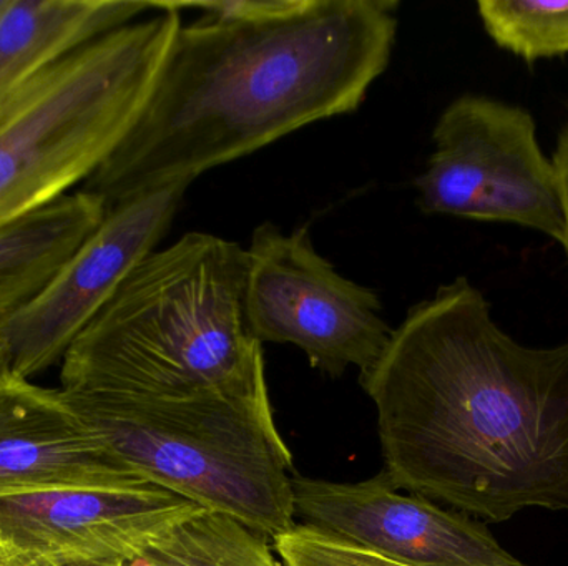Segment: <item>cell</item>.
I'll return each mask as SVG.
<instances>
[{
    "mask_svg": "<svg viewBox=\"0 0 568 566\" xmlns=\"http://www.w3.org/2000/svg\"><path fill=\"white\" fill-rule=\"evenodd\" d=\"M142 481L110 461L60 389L0 375V492Z\"/></svg>",
    "mask_w": 568,
    "mask_h": 566,
    "instance_id": "11",
    "label": "cell"
},
{
    "mask_svg": "<svg viewBox=\"0 0 568 566\" xmlns=\"http://www.w3.org/2000/svg\"><path fill=\"white\" fill-rule=\"evenodd\" d=\"M294 521L407 566H529L469 515L404 494L386 471L363 482L291 475Z\"/></svg>",
    "mask_w": 568,
    "mask_h": 566,
    "instance_id": "10",
    "label": "cell"
},
{
    "mask_svg": "<svg viewBox=\"0 0 568 566\" xmlns=\"http://www.w3.org/2000/svg\"><path fill=\"white\" fill-rule=\"evenodd\" d=\"M0 566H2V565H0Z\"/></svg>",
    "mask_w": 568,
    "mask_h": 566,
    "instance_id": "21",
    "label": "cell"
},
{
    "mask_svg": "<svg viewBox=\"0 0 568 566\" xmlns=\"http://www.w3.org/2000/svg\"><path fill=\"white\" fill-rule=\"evenodd\" d=\"M10 0H0V16H2L3 10L7 9V6H9Z\"/></svg>",
    "mask_w": 568,
    "mask_h": 566,
    "instance_id": "20",
    "label": "cell"
},
{
    "mask_svg": "<svg viewBox=\"0 0 568 566\" xmlns=\"http://www.w3.org/2000/svg\"><path fill=\"white\" fill-rule=\"evenodd\" d=\"M200 508L146 481L0 492V560L120 566Z\"/></svg>",
    "mask_w": 568,
    "mask_h": 566,
    "instance_id": "9",
    "label": "cell"
},
{
    "mask_svg": "<svg viewBox=\"0 0 568 566\" xmlns=\"http://www.w3.org/2000/svg\"><path fill=\"white\" fill-rule=\"evenodd\" d=\"M65 398L125 474L232 515L272 541L296 527L293 455L268 388L193 399Z\"/></svg>",
    "mask_w": 568,
    "mask_h": 566,
    "instance_id": "5",
    "label": "cell"
},
{
    "mask_svg": "<svg viewBox=\"0 0 568 566\" xmlns=\"http://www.w3.org/2000/svg\"><path fill=\"white\" fill-rule=\"evenodd\" d=\"M477 12L487 35L526 62L568 53V2L480 0Z\"/></svg>",
    "mask_w": 568,
    "mask_h": 566,
    "instance_id": "15",
    "label": "cell"
},
{
    "mask_svg": "<svg viewBox=\"0 0 568 566\" xmlns=\"http://www.w3.org/2000/svg\"><path fill=\"white\" fill-rule=\"evenodd\" d=\"M60 59L0 106V229L82 188L142 115L182 23L179 2Z\"/></svg>",
    "mask_w": 568,
    "mask_h": 566,
    "instance_id": "4",
    "label": "cell"
},
{
    "mask_svg": "<svg viewBox=\"0 0 568 566\" xmlns=\"http://www.w3.org/2000/svg\"><path fill=\"white\" fill-rule=\"evenodd\" d=\"M10 369V352L7 342L0 339V375L6 374Z\"/></svg>",
    "mask_w": 568,
    "mask_h": 566,
    "instance_id": "19",
    "label": "cell"
},
{
    "mask_svg": "<svg viewBox=\"0 0 568 566\" xmlns=\"http://www.w3.org/2000/svg\"><path fill=\"white\" fill-rule=\"evenodd\" d=\"M160 2L10 0L0 16V106L43 70Z\"/></svg>",
    "mask_w": 568,
    "mask_h": 566,
    "instance_id": "12",
    "label": "cell"
},
{
    "mask_svg": "<svg viewBox=\"0 0 568 566\" xmlns=\"http://www.w3.org/2000/svg\"><path fill=\"white\" fill-rule=\"evenodd\" d=\"M120 566H283L270 537L232 515L200 508Z\"/></svg>",
    "mask_w": 568,
    "mask_h": 566,
    "instance_id": "14",
    "label": "cell"
},
{
    "mask_svg": "<svg viewBox=\"0 0 568 566\" xmlns=\"http://www.w3.org/2000/svg\"><path fill=\"white\" fill-rule=\"evenodd\" d=\"M248 255L186 233L146 256L60 362V391L193 399L268 388L245 306Z\"/></svg>",
    "mask_w": 568,
    "mask_h": 566,
    "instance_id": "3",
    "label": "cell"
},
{
    "mask_svg": "<svg viewBox=\"0 0 568 566\" xmlns=\"http://www.w3.org/2000/svg\"><path fill=\"white\" fill-rule=\"evenodd\" d=\"M359 382L400 491L490 524L568 512V342L514 341L469 279L413 306Z\"/></svg>",
    "mask_w": 568,
    "mask_h": 566,
    "instance_id": "1",
    "label": "cell"
},
{
    "mask_svg": "<svg viewBox=\"0 0 568 566\" xmlns=\"http://www.w3.org/2000/svg\"><path fill=\"white\" fill-rule=\"evenodd\" d=\"M283 566H407L296 525L273 541Z\"/></svg>",
    "mask_w": 568,
    "mask_h": 566,
    "instance_id": "16",
    "label": "cell"
},
{
    "mask_svg": "<svg viewBox=\"0 0 568 566\" xmlns=\"http://www.w3.org/2000/svg\"><path fill=\"white\" fill-rule=\"evenodd\" d=\"M106 205L79 188L0 229V339L23 306L102 225Z\"/></svg>",
    "mask_w": 568,
    "mask_h": 566,
    "instance_id": "13",
    "label": "cell"
},
{
    "mask_svg": "<svg viewBox=\"0 0 568 566\" xmlns=\"http://www.w3.org/2000/svg\"><path fill=\"white\" fill-rule=\"evenodd\" d=\"M433 143L414 182L420 212L510 223L562 243L556 168L540 148L532 113L466 93L440 113Z\"/></svg>",
    "mask_w": 568,
    "mask_h": 566,
    "instance_id": "6",
    "label": "cell"
},
{
    "mask_svg": "<svg viewBox=\"0 0 568 566\" xmlns=\"http://www.w3.org/2000/svg\"><path fill=\"white\" fill-rule=\"evenodd\" d=\"M394 0H286L180 27L132 132L82 189L106 209L359 109L397 35Z\"/></svg>",
    "mask_w": 568,
    "mask_h": 566,
    "instance_id": "2",
    "label": "cell"
},
{
    "mask_svg": "<svg viewBox=\"0 0 568 566\" xmlns=\"http://www.w3.org/2000/svg\"><path fill=\"white\" fill-rule=\"evenodd\" d=\"M552 163L556 168L557 183H559L560 206H562L564 238L560 245L566 249L568 258V123L557 140Z\"/></svg>",
    "mask_w": 568,
    "mask_h": 566,
    "instance_id": "17",
    "label": "cell"
},
{
    "mask_svg": "<svg viewBox=\"0 0 568 566\" xmlns=\"http://www.w3.org/2000/svg\"><path fill=\"white\" fill-rule=\"evenodd\" d=\"M190 185L175 183L106 212L102 225L7 326L2 339L16 374L32 379L62 362L126 276L156 251Z\"/></svg>",
    "mask_w": 568,
    "mask_h": 566,
    "instance_id": "8",
    "label": "cell"
},
{
    "mask_svg": "<svg viewBox=\"0 0 568 566\" xmlns=\"http://www.w3.org/2000/svg\"><path fill=\"white\" fill-rule=\"evenodd\" d=\"M2 566H87L52 560H0Z\"/></svg>",
    "mask_w": 568,
    "mask_h": 566,
    "instance_id": "18",
    "label": "cell"
},
{
    "mask_svg": "<svg viewBox=\"0 0 568 566\" xmlns=\"http://www.w3.org/2000/svg\"><path fill=\"white\" fill-rule=\"evenodd\" d=\"M246 255V316L262 344L296 346L331 378L349 366L361 374L379 361L394 332L379 296L339 275L306 228L284 235L263 223Z\"/></svg>",
    "mask_w": 568,
    "mask_h": 566,
    "instance_id": "7",
    "label": "cell"
}]
</instances>
